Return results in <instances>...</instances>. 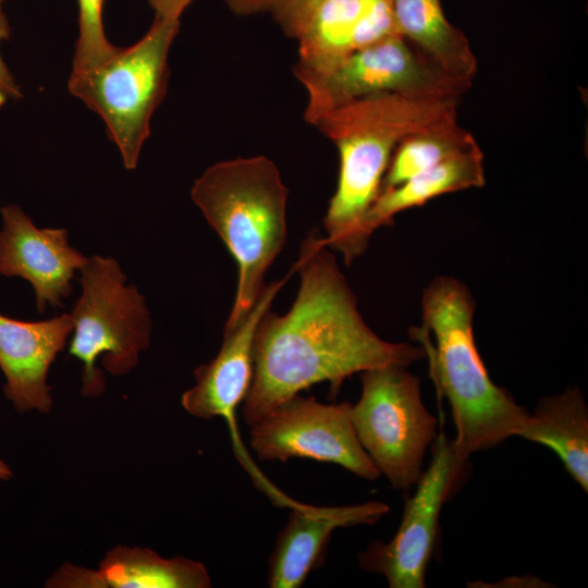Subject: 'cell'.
I'll return each mask as SVG.
<instances>
[{
	"label": "cell",
	"instance_id": "24",
	"mask_svg": "<svg viewBox=\"0 0 588 588\" xmlns=\"http://www.w3.org/2000/svg\"><path fill=\"white\" fill-rule=\"evenodd\" d=\"M11 27L8 17L3 11V5H0V44L9 39ZM22 96L20 85L0 53V109L10 101L20 100Z\"/></svg>",
	"mask_w": 588,
	"mask_h": 588
},
{
	"label": "cell",
	"instance_id": "14",
	"mask_svg": "<svg viewBox=\"0 0 588 588\" xmlns=\"http://www.w3.org/2000/svg\"><path fill=\"white\" fill-rule=\"evenodd\" d=\"M388 504L370 501L356 505L315 506L296 503L277 537L269 558L267 586L298 588L326 559L332 534L341 527L375 524Z\"/></svg>",
	"mask_w": 588,
	"mask_h": 588
},
{
	"label": "cell",
	"instance_id": "3",
	"mask_svg": "<svg viewBox=\"0 0 588 588\" xmlns=\"http://www.w3.org/2000/svg\"><path fill=\"white\" fill-rule=\"evenodd\" d=\"M475 305L462 281L434 278L421 296L422 323L409 330L429 359L437 391L451 406L453 445L465 460L519 437L530 415L490 378L475 343Z\"/></svg>",
	"mask_w": 588,
	"mask_h": 588
},
{
	"label": "cell",
	"instance_id": "28",
	"mask_svg": "<svg viewBox=\"0 0 588 588\" xmlns=\"http://www.w3.org/2000/svg\"><path fill=\"white\" fill-rule=\"evenodd\" d=\"M8 0H0V5H3V3Z\"/></svg>",
	"mask_w": 588,
	"mask_h": 588
},
{
	"label": "cell",
	"instance_id": "26",
	"mask_svg": "<svg viewBox=\"0 0 588 588\" xmlns=\"http://www.w3.org/2000/svg\"><path fill=\"white\" fill-rule=\"evenodd\" d=\"M230 10L241 16L269 11L273 0H224Z\"/></svg>",
	"mask_w": 588,
	"mask_h": 588
},
{
	"label": "cell",
	"instance_id": "19",
	"mask_svg": "<svg viewBox=\"0 0 588 588\" xmlns=\"http://www.w3.org/2000/svg\"><path fill=\"white\" fill-rule=\"evenodd\" d=\"M364 0H323L296 38L293 71L322 74L354 52V37Z\"/></svg>",
	"mask_w": 588,
	"mask_h": 588
},
{
	"label": "cell",
	"instance_id": "12",
	"mask_svg": "<svg viewBox=\"0 0 588 588\" xmlns=\"http://www.w3.org/2000/svg\"><path fill=\"white\" fill-rule=\"evenodd\" d=\"M1 217L0 274L28 281L39 313L61 307L88 258L70 245L65 229H38L16 205L2 207Z\"/></svg>",
	"mask_w": 588,
	"mask_h": 588
},
{
	"label": "cell",
	"instance_id": "27",
	"mask_svg": "<svg viewBox=\"0 0 588 588\" xmlns=\"http://www.w3.org/2000/svg\"><path fill=\"white\" fill-rule=\"evenodd\" d=\"M13 476L11 468L0 458V481L10 480Z\"/></svg>",
	"mask_w": 588,
	"mask_h": 588
},
{
	"label": "cell",
	"instance_id": "17",
	"mask_svg": "<svg viewBox=\"0 0 588 588\" xmlns=\"http://www.w3.org/2000/svg\"><path fill=\"white\" fill-rule=\"evenodd\" d=\"M485 182L483 154L478 145L381 191L366 215L365 232L371 236L380 226L391 224L400 212L448 193L481 187Z\"/></svg>",
	"mask_w": 588,
	"mask_h": 588
},
{
	"label": "cell",
	"instance_id": "22",
	"mask_svg": "<svg viewBox=\"0 0 588 588\" xmlns=\"http://www.w3.org/2000/svg\"><path fill=\"white\" fill-rule=\"evenodd\" d=\"M399 30L392 0H364V8L354 37V51L391 37Z\"/></svg>",
	"mask_w": 588,
	"mask_h": 588
},
{
	"label": "cell",
	"instance_id": "15",
	"mask_svg": "<svg viewBox=\"0 0 588 588\" xmlns=\"http://www.w3.org/2000/svg\"><path fill=\"white\" fill-rule=\"evenodd\" d=\"M206 566L185 556L163 558L149 548L117 546L97 568L64 563L46 580L47 588H208Z\"/></svg>",
	"mask_w": 588,
	"mask_h": 588
},
{
	"label": "cell",
	"instance_id": "2",
	"mask_svg": "<svg viewBox=\"0 0 588 588\" xmlns=\"http://www.w3.org/2000/svg\"><path fill=\"white\" fill-rule=\"evenodd\" d=\"M458 98L378 94L342 105L316 126L336 147L338 184L323 219L324 244L350 265L367 248V212L381 192L391 157L406 136L455 120Z\"/></svg>",
	"mask_w": 588,
	"mask_h": 588
},
{
	"label": "cell",
	"instance_id": "23",
	"mask_svg": "<svg viewBox=\"0 0 588 588\" xmlns=\"http://www.w3.org/2000/svg\"><path fill=\"white\" fill-rule=\"evenodd\" d=\"M323 0H273L269 12L289 37L297 38Z\"/></svg>",
	"mask_w": 588,
	"mask_h": 588
},
{
	"label": "cell",
	"instance_id": "13",
	"mask_svg": "<svg viewBox=\"0 0 588 588\" xmlns=\"http://www.w3.org/2000/svg\"><path fill=\"white\" fill-rule=\"evenodd\" d=\"M73 331L70 314L24 321L0 314V368L3 392L20 413H49L52 407L49 369Z\"/></svg>",
	"mask_w": 588,
	"mask_h": 588
},
{
	"label": "cell",
	"instance_id": "8",
	"mask_svg": "<svg viewBox=\"0 0 588 588\" xmlns=\"http://www.w3.org/2000/svg\"><path fill=\"white\" fill-rule=\"evenodd\" d=\"M293 73L307 91L304 120L313 125L329 111L372 95L460 98L470 88L412 48L403 36L356 50L326 73Z\"/></svg>",
	"mask_w": 588,
	"mask_h": 588
},
{
	"label": "cell",
	"instance_id": "5",
	"mask_svg": "<svg viewBox=\"0 0 588 588\" xmlns=\"http://www.w3.org/2000/svg\"><path fill=\"white\" fill-rule=\"evenodd\" d=\"M180 22L154 19L146 34L91 66L72 70L70 93L105 122L124 167L134 170L150 120L167 93L168 56Z\"/></svg>",
	"mask_w": 588,
	"mask_h": 588
},
{
	"label": "cell",
	"instance_id": "18",
	"mask_svg": "<svg viewBox=\"0 0 588 588\" xmlns=\"http://www.w3.org/2000/svg\"><path fill=\"white\" fill-rule=\"evenodd\" d=\"M519 437L552 450L588 491V408L578 389L541 399Z\"/></svg>",
	"mask_w": 588,
	"mask_h": 588
},
{
	"label": "cell",
	"instance_id": "20",
	"mask_svg": "<svg viewBox=\"0 0 588 588\" xmlns=\"http://www.w3.org/2000/svg\"><path fill=\"white\" fill-rule=\"evenodd\" d=\"M478 146L456 119L434 124L403 138L395 148L382 188L400 185L412 176Z\"/></svg>",
	"mask_w": 588,
	"mask_h": 588
},
{
	"label": "cell",
	"instance_id": "1",
	"mask_svg": "<svg viewBox=\"0 0 588 588\" xmlns=\"http://www.w3.org/2000/svg\"><path fill=\"white\" fill-rule=\"evenodd\" d=\"M322 236L309 234L294 271L301 283L283 316L268 310L254 342V375L243 402L250 427L280 403L317 383L336 394L354 373L388 365L408 367L425 357L420 346L389 342L364 321L356 297Z\"/></svg>",
	"mask_w": 588,
	"mask_h": 588
},
{
	"label": "cell",
	"instance_id": "10",
	"mask_svg": "<svg viewBox=\"0 0 588 588\" xmlns=\"http://www.w3.org/2000/svg\"><path fill=\"white\" fill-rule=\"evenodd\" d=\"M431 451L430 464L406 501L395 535L388 542L373 541L358 555L359 566L384 576L391 588L425 587L441 509L465 470L467 460L456 453L453 441L442 431Z\"/></svg>",
	"mask_w": 588,
	"mask_h": 588
},
{
	"label": "cell",
	"instance_id": "4",
	"mask_svg": "<svg viewBox=\"0 0 588 588\" xmlns=\"http://www.w3.org/2000/svg\"><path fill=\"white\" fill-rule=\"evenodd\" d=\"M287 188L265 156L240 157L210 166L191 196L238 266L233 307L225 326L255 304L264 278L286 241Z\"/></svg>",
	"mask_w": 588,
	"mask_h": 588
},
{
	"label": "cell",
	"instance_id": "11",
	"mask_svg": "<svg viewBox=\"0 0 588 588\" xmlns=\"http://www.w3.org/2000/svg\"><path fill=\"white\" fill-rule=\"evenodd\" d=\"M284 282L285 279H281L265 285L250 309L236 323L224 326V338L218 354L195 369V383L181 397L183 408L196 418L222 417L242 453L236 431V409L245 401L252 385L257 327Z\"/></svg>",
	"mask_w": 588,
	"mask_h": 588
},
{
	"label": "cell",
	"instance_id": "21",
	"mask_svg": "<svg viewBox=\"0 0 588 588\" xmlns=\"http://www.w3.org/2000/svg\"><path fill=\"white\" fill-rule=\"evenodd\" d=\"M78 8V36L75 42L72 70L101 62L115 50L103 27L105 0H76Z\"/></svg>",
	"mask_w": 588,
	"mask_h": 588
},
{
	"label": "cell",
	"instance_id": "16",
	"mask_svg": "<svg viewBox=\"0 0 588 588\" xmlns=\"http://www.w3.org/2000/svg\"><path fill=\"white\" fill-rule=\"evenodd\" d=\"M402 36L440 70L470 87L477 60L465 34L446 19L441 0H392Z\"/></svg>",
	"mask_w": 588,
	"mask_h": 588
},
{
	"label": "cell",
	"instance_id": "25",
	"mask_svg": "<svg viewBox=\"0 0 588 588\" xmlns=\"http://www.w3.org/2000/svg\"><path fill=\"white\" fill-rule=\"evenodd\" d=\"M194 0H147L155 12V17L163 21L180 22L181 15Z\"/></svg>",
	"mask_w": 588,
	"mask_h": 588
},
{
	"label": "cell",
	"instance_id": "6",
	"mask_svg": "<svg viewBox=\"0 0 588 588\" xmlns=\"http://www.w3.org/2000/svg\"><path fill=\"white\" fill-rule=\"evenodd\" d=\"M79 272L82 293L70 314L69 354L83 365L82 395L97 397L106 388L97 359L112 376L132 371L149 347L151 317L137 287L125 284L126 275L115 259L93 256Z\"/></svg>",
	"mask_w": 588,
	"mask_h": 588
},
{
	"label": "cell",
	"instance_id": "9",
	"mask_svg": "<svg viewBox=\"0 0 588 588\" xmlns=\"http://www.w3.org/2000/svg\"><path fill=\"white\" fill-rule=\"evenodd\" d=\"M351 406L347 402L323 404L296 394L250 426V448L262 461L309 458L376 480L380 473L358 441Z\"/></svg>",
	"mask_w": 588,
	"mask_h": 588
},
{
	"label": "cell",
	"instance_id": "7",
	"mask_svg": "<svg viewBox=\"0 0 588 588\" xmlns=\"http://www.w3.org/2000/svg\"><path fill=\"white\" fill-rule=\"evenodd\" d=\"M362 393L351 419L365 452L392 487L411 490L437 437V418L421 400L420 380L400 365L360 372Z\"/></svg>",
	"mask_w": 588,
	"mask_h": 588
}]
</instances>
